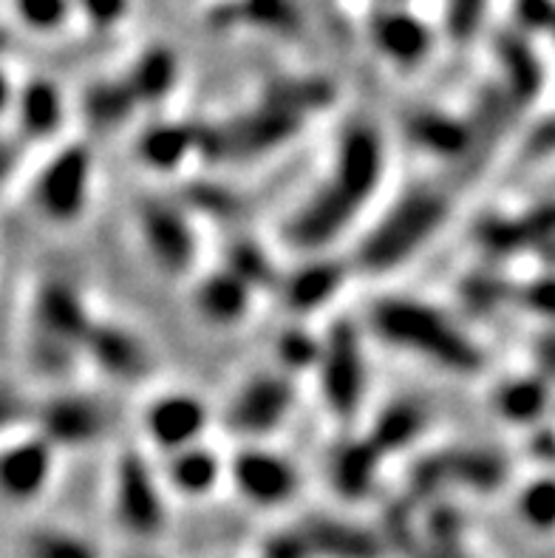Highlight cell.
Segmentation results:
<instances>
[{
    "label": "cell",
    "mask_w": 555,
    "mask_h": 558,
    "mask_svg": "<svg viewBox=\"0 0 555 558\" xmlns=\"http://www.w3.org/2000/svg\"><path fill=\"white\" fill-rule=\"evenodd\" d=\"M85 17L97 26H111L125 14L128 0H77Z\"/></svg>",
    "instance_id": "cell-5"
},
{
    "label": "cell",
    "mask_w": 555,
    "mask_h": 558,
    "mask_svg": "<svg viewBox=\"0 0 555 558\" xmlns=\"http://www.w3.org/2000/svg\"><path fill=\"white\" fill-rule=\"evenodd\" d=\"M17 21L37 32H51L69 17L71 0H12Z\"/></svg>",
    "instance_id": "cell-2"
},
{
    "label": "cell",
    "mask_w": 555,
    "mask_h": 558,
    "mask_svg": "<svg viewBox=\"0 0 555 558\" xmlns=\"http://www.w3.org/2000/svg\"><path fill=\"white\" fill-rule=\"evenodd\" d=\"M516 14L530 28L555 26V0H516Z\"/></svg>",
    "instance_id": "cell-4"
},
{
    "label": "cell",
    "mask_w": 555,
    "mask_h": 558,
    "mask_svg": "<svg viewBox=\"0 0 555 558\" xmlns=\"http://www.w3.org/2000/svg\"><path fill=\"white\" fill-rule=\"evenodd\" d=\"M372 37L379 49L391 54L394 60H417L429 46V32L417 21L414 14L400 9H383L372 17Z\"/></svg>",
    "instance_id": "cell-1"
},
{
    "label": "cell",
    "mask_w": 555,
    "mask_h": 558,
    "mask_svg": "<svg viewBox=\"0 0 555 558\" xmlns=\"http://www.w3.org/2000/svg\"><path fill=\"white\" fill-rule=\"evenodd\" d=\"M485 3L487 0H448L450 28H454L459 37L473 32V26H479L482 14H485Z\"/></svg>",
    "instance_id": "cell-3"
}]
</instances>
